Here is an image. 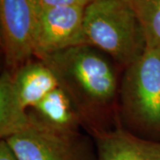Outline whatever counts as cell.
<instances>
[{"label": "cell", "mask_w": 160, "mask_h": 160, "mask_svg": "<svg viewBox=\"0 0 160 160\" xmlns=\"http://www.w3.org/2000/svg\"><path fill=\"white\" fill-rule=\"evenodd\" d=\"M92 138L97 160H160V142L140 137L118 123Z\"/></svg>", "instance_id": "cell-8"}, {"label": "cell", "mask_w": 160, "mask_h": 160, "mask_svg": "<svg viewBox=\"0 0 160 160\" xmlns=\"http://www.w3.org/2000/svg\"><path fill=\"white\" fill-rule=\"evenodd\" d=\"M0 160H19L5 140L0 142Z\"/></svg>", "instance_id": "cell-12"}, {"label": "cell", "mask_w": 160, "mask_h": 160, "mask_svg": "<svg viewBox=\"0 0 160 160\" xmlns=\"http://www.w3.org/2000/svg\"><path fill=\"white\" fill-rule=\"evenodd\" d=\"M142 26L147 48L160 52V0H128Z\"/></svg>", "instance_id": "cell-10"}, {"label": "cell", "mask_w": 160, "mask_h": 160, "mask_svg": "<svg viewBox=\"0 0 160 160\" xmlns=\"http://www.w3.org/2000/svg\"><path fill=\"white\" fill-rule=\"evenodd\" d=\"M36 0H0L1 46L6 69L13 71L35 58Z\"/></svg>", "instance_id": "cell-6"}, {"label": "cell", "mask_w": 160, "mask_h": 160, "mask_svg": "<svg viewBox=\"0 0 160 160\" xmlns=\"http://www.w3.org/2000/svg\"><path fill=\"white\" fill-rule=\"evenodd\" d=\"M87 44L102 52L123 70L147 50L142 26L128 0H93L85 7Z\"/></svg>", "instance_id": "cell-2"}, {"label": "cell", "mask_w": 160, "mask_h": 160, "mask_svg": "<svg viewBox=\"0 0 160 160\" xmlns=\"http://www.w3.org/2000/svg\"><path fill=\"white\" fill-rule=\"evenodd\" d=\"M38 59L52 69L91 136L118 124L121 78L109 56L85 45Z\"/></svg>", "instance_id": "cell-1"}, {"label": "cell", "mask_w": 160, "mask_h": 160, "mask_svg": "<svg viewBox=\"0 0 160 160\" xmlns=\"http://www.w3.org/2000/svg\"><path fill=\"white\" fill-rule=\"evenodd\" d=\"M59 86L52 69L34 58L0 78V137L6 140L29 125V109Z\"/></svg>", "instance_id": "cell-4"}, {"label": "cell", "mask_w": 160, "mask_h": 160, "mask_svg": "<svg viewBox=\"0 0 160 160\" xmlns=\"http://www.w3.org/2000/svg\"><path fill=\"white\" fill-rule=\"evenodd\" d=\"M19 160H97L95 145L78 132L42 125L29 114V125L5 140Z\"/></svg>", "instance_id": "cell-5"}, {"label": "cell", "mask_w": 160, "mask_h": 160, "mask_svg": "<svg viewBox=\"0 0 160 160\" xmlns=\"http://www.w3.org/2000/svg\"><path fill=\"white\" fill-rule=\"evenodd\" d=\"M93 0H36L38 8H49L56 6H80L86 7Z\"/></svg>", "instance_id": "cell-11"}, {"label": "cell", "mask_w": 160, "mask_h": 160, "mask_svg": "<svg viewBox=\"0 0 160 160\" xmlns=\"http://www.w3.org/2000/svg\"><path fill=\"white\" fill-rule=\"evenodd\" d=\"M29 114L42 125L57 131L78 132L84 127L73 102L59 86L29 109Z\"/></svg>", "instance_id": "cell-9"}, {"label": "cell", "mask_w": 160, "mask_h": 160, "mask_svg": "<svg viewBox=\"0 0 160 160\" xmlns=\"http://www.w3.org/2000/svg\"><path fill=\"white\" fill-rule=\"evenodd\" d=\"M118 123L140 137L160 142V52L147 48L123 70Z\"/></svg>", "instance_id": "cell-3"}, {"label": "cell", "mask_w": 160, "mask_h": 160, "mask_svg": "<svg viewBox=\"0 0 160 160\" xmlns=\"http://www.w3.org/2000/svg\"><path fill=\"white\" fill-rule=\"evenodd\" d=\"M84 11L85 7L80 6L38 9L34 37L35 58L88 45L84 30Z\"/></svg>", "instance_id": "cell-7"}]
</instances>
